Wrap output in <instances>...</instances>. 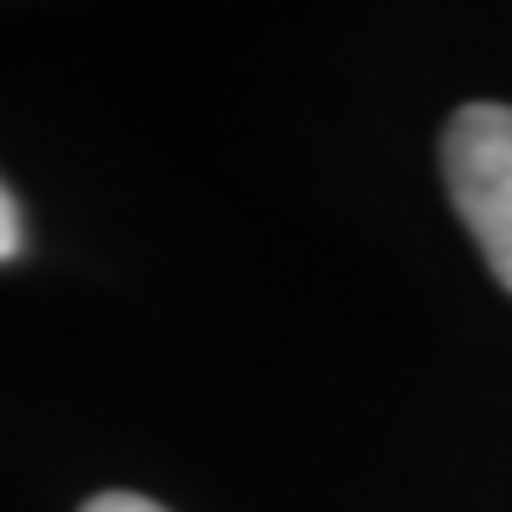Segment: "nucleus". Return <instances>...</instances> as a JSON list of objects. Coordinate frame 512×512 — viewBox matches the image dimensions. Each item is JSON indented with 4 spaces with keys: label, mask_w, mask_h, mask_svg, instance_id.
Wrapping results in <instances>:
<instances>
[{
    "label": "nucleus",
    "mask_w": 512,
    "mask_h": 512,
    "mask_svg": "<svg viewBox=\"0 0 512 512\" xmlns=\"http://www.w3.org/2000/svg\"><path fill=\"white\" fill-rule=\"evenodd\" d=\"M84 512H168V507H157V502L136 497V492H105L95 502H84Z\"/></svg>",
    "instance_id": "7ed1b4c3"
},
{
    "label": "nucleus",
    "mask_w": 512,
    "mask_h": 512,
    "mask_svg": "<svg viewBox=\"0 0 512 512\" xmlns=\"http://www.w3.org/2000/svg\"><path fill=\"white\" fill-rule=\"evenodd\" d=\"M16 251H21V209H16L11 189L0 183V262H11Z\"/></svg>",
    "instance_id": "f03ea898"
},
{
    "label": "nucleus",
    "mask_w": 512,
    "mask_h": 512,
    "mask_svg": "<svg viewBox=\"0 0 512 512\" xmlns=\"http://www.w3.org/2000/svg\"><path fill=\"white\" fill-rule=\"evenodd\" d=\"M445 183L486 267L512 293V105H460L445 126Z\"/></svg>",
    "instance_id": "f257e3e1"
}]
</instances>
